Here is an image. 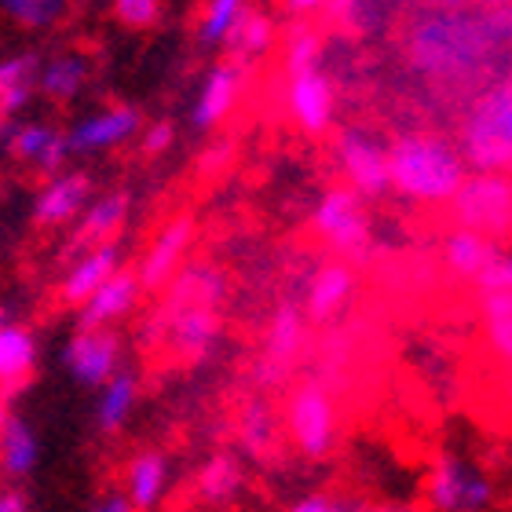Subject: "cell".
<instances>
[{"mask_svg": "<svg viewBox=\"0 0 512 512\" xmlns=\"http://www.w3.org/2000/svg\"><path fill=\"white\" fill-rule=\"evenodd\" d=\"M480 326L487 352L512 370V289L509 293H487L480 304Z\"/></svg>", "mask_w": 512, "mask_h": 512, "instance_id": "f1b7e54d", "label": "cell"}, {"mask_svg": "<svg viewBox=\"0 0 512 512\" xmlns=\"http://www.w3.org/2000/svg\"><path fill=\"white\" fill-rule=\"evenodd\" d=\"M487 8H502V4H512V0H483Z\"/></svg>", "mask_w": 512, "mask_h": 512, "instance_id": "bcb514c9", "label": "cell"}, {"mask_svg": "<svg viewBox=\"0 0 512 512\" xmlns=\"http://www.w3.org/2000/svg\"><path fill=\"white\" fill-rule=\"evenodd\" d=\"M128 209H132V198H128L125 191L96 194V198L85 205V213L77 216V235H74L77 253L92 246L118 242V231L128 224Z\"/></svg>", "mask_w": 512, "mask_h": 512, "instance_id": "ffe728a7", "label": "cell"}, {"mask_svg": "<svg viewBox=\"0 0 512 512\" xmlns=\"http://www.w3.org/2000/svg\"><path fill=\"white\" fill-rule=\"evenodd\" d=\"M191 242H194V224H191V220H187V216H176V220H169V224L154 235L147 256H143V264H139V271H136L139 286H143V289L165 286V282H169V278L183 267Z\"/></svg>", "mask_w": 512, "mask_h": 512, "instance_id": "2e32d148", "label": "cell"}, {"mask_svg": "<svg viewBox=\"0 0 512 512\" xmlns=\"http://www.w3.org/2000/svg\"><path fill=\"white\" fill-rule=\"evenodd\" d=\"M172 469L169 458L161 450H139L132 454V461L125 465V502L132 505V512H154L169 491Z\"/></svg>", "mask_w": 512, "mask_h": 512, "instance_id": "44dd1931", "label": "cell"}, {"mask_svg": "<svg viewBox=\"0 0 512 512\" xmlns=\"http://www.w3.org/2000/svg\"><path fill=\"white\" fill-rule=\"evenodd\" d=\"M88 81H92V63L81 52H59L37 63V96L55 107H66L85 96Z\"/></svg>", "mask_w": 512, "mask_h": 512, "instance_id": "7402d4cb", "label": "cell"}, {"mask_svg": "<svg viewBox=\"0 0 512 512\" xmlns=\"http://www.w3.org/2000/svg\"><path fill=\"white\" fill-rule=\"evenodd\" d=\"M322 55V41L315 30H297L286 44V74H300V70H315Z\"/></svg>", "mask_w": 512, "mask_h": 512, "instance_id": "d590c367", "label": "cell"}, {"mask_svg": "<svg viewBox=\"0 0 512 512\" xmlns=\"http://www.w3.org/2000/svg\"><path fill=\"white\" fill-rule=\"evenodd\" d=\"M322 8H330V0H286L289 15H315Z\"/></svg>", "mask_w": 512, "mask_h": 512, "instance_id": "60d3db41", "label": "cell"}, {"mask_svg": "<svg viewBox=\"0 0 512 512\" xmlns=\"http://www.w3.org/2000/svg\"><path fill=\"white\" fill-rule=\"evenodd\" d=\"M121 267V249L118 242H107V246H92V249H81V253L74 256V264L66 267L63 275V286H59V293H63L66 304H74V308H81L92 293H96L103 282H107L114 271Z\"/></svg>", "mask_w": 512, "mask_h": 512, "instance_id": "d6986e66", "label": "cell"}, {"mask_svg": "<svg viewBox=\"0 0 512 512\" xmlns=\"http://www.w3.org/2000/svg\"><path fill=\"white\" fill-rule=\"evenodd\" d=\"M139 293H143V286H139L136 271L118 267V271L81 304V330H114L121 319H128V315L136 311Z\"/></svg>", "mask_w": 512, "mask_h": 512, "instance_id": "9a60e30c", "label": "cell"}, {"mask_svg": "<svg viewBox=\"0 0 512 512\" xmlns=\"http://www.w3.org/2000/svg\"><path fill=\"white\" fill-rule=\"evenodd\" d=\"M70 4H74V0H70Z\"/></svg>", "mask_w": 512, "mask_h": 512, "instance_id": "7dc6e473", "label": "cell"}, {"mask_svg": "<svg viewBox=\"0 0 512 512\" xmlns=\"http://www.w3.org/2000/svg\"><path fill=\"white\" fill-rule=\"evenodd\" d=\"M88 512H132V505L125 502V494H107V498H99Z\"/></svg>", "mask_w": 512, "mask_h": 512, "instance_id": "b9f144b4", "label": "cell"}, {"mask_svg": "<svg viewBox=\"0 0 512 512\" xmlns=\"http://www.w3.org/2000/svg\"><path fill=\"white\" fill-rule=\"evenodd\" d=\"M355 512H428L417 505H399V502H381V505H359Z\"/></svg>", "mask_w": 512, "mask_h": 512, "instance_id": "7bdbcfd3", "label": "cell"}, {"mask_svg": "<svg viewBox=\"0 0 512 512\" xmlns=\"http://www.w3.org/2000/svg\"><path fill=\"white\" fill-rule=\"evenodd\" d=\"M4 421H8V406H4V399H0V428H4Z\"/></svg>", "mask_w": 512, "mask_h": 512, "instance_id": "f6af8a7d", "label": "cell"}, {"mask_svg": "<svg viewBox=\"0 0 512 512\" xmlns=\"http://www.w3.org/2000/svg\"><path fill=\"white\" fill-rule=\"evenodd\" d=\"M0 512H33V505L19 487H4L0 491Z\"/></svg>", "mask_w": 512, "mask_h": 512, "instance_id": "ab89813d", "label": "cell"}, {"mask_svg": "<svg viewBox=\"0 0 512 512\" xmlns=\"http://www.w3.org/2000/svg\"><path fill=\"white\" fill-rule=\"evenodd\" d=\"M286 432L293 439V447L311 461L330 458L337 447V403L326 392V384L308 381L300 384L297 392L289 395L286 403Z\"/></svg>", "mask_w": 512, "mask_h": 512, "instance_id": "5b68a950", "label": "cell"}, {"mask_svg": "<svg viewBox=\"0 0 512 512\" xmlns=\"http://www.w3.org/2000/svg\"><path fill=\"white\" fill-rule=\"evenodd\" d=\"M37 55L15 52L0 59V121H19L37 96Z\"/></svg>", "mask_w": 512, "mask_h": 512, "instance_id": "cb8c5ba5", "label": "cell"}, {"mask_svg": "<svg viewBox=\"0 0 512 512\" xmlns=\"http://www.w3.org/2000/svg\"><path fill=\"white\" fill-rule=\"evenodd\" d=\"M458 150L469 172H512V70L469 103Z\"/></svg>", "mask_w": 512, "mask_h": 512, "instance_id": "3957f363", "label": "cell"}, {"mask_svg": "<svg viewBox=\"0 0 512 512\" xmlns=\"http://www.w3.org/2000/svg\"><path fill=\"white\" fill-rule=\"evenodd\" d=\"M476 286H480L483 297H487V293H509L512 289V253L509 249L498 246V253L491 256V264L476 275Z\"/></svg>", "mask_w": 512, "mask_h": 512, "instance_id": "8d00e7d4", "label": "cell"}, {"mask_svg": "<svg viewBox=\"0 0 512 512\" xmlns=\"http://www.w3.org/2000/svg\"><path fill=\"white\" fill-rule=\"evenodd\" d=\"M355 297V271L348 260H330L322 264L308 282L304 293V319L311 322H333L341 319Z\"/></svg>", "mask_w": 512, "mask_h": 512, "instance_id": "e0dca14e", "label": "cell"}, {"mask_svg": "<svg viewBox=\"0 0 512 512\" xmlns=\"http://www.w3.org/2000/svg\"><path fill=\"white\" fill-rule=\"evenodd\" d=\"M70 0H0V15L30 33H48L66 19Z\"/></svg>", "mask_w": 512, "mask_h": 512, "instance_id": "1f68e13d", "label": "cell"}, {"mask_svg": "<svg viewBox=\"0 0 512 512\" xmlns=\"http://www.w3.org/2000/svg\"><path fill=\"white\" fill-rule=\"evenodd\" d=\"M469 176L458 143L439 132H403L388 143V187L406 202L447 205Z\"/></svg>", "mask_w": 512, "mask_h": 512, "instance_id": "7a4b0ae2", "label": "cell"}, {"mask_svg": "<svg viewBox=\"0 0 512 512\" xmlns=\"http://www.w3.org/2000/svg\"><path fill=\"white\" fill-rule=\"evenodd\" d=\"M512 52V4L436 8L406 33V59L432 81H469Z\"/></svg>", "mask_w": 512, "mask_h": 512, "instance_id": "6da1fadb", "label": "cell"}, {"mask_svg": "<svg viewBox=\"0 0 512 512\" xmlns=\"http://www.w3.org/2000/svg\"><path fill=\"white\" fill-rule=\"evenodd\" d=\"M216 293H205V297H191L187 293V308L176 311L172 319V341H176V352L183 355H205L213 348L216 333H220V319H216L213 308Z\"/></svg>", "mask_w": 512, "mask_h": 512, "instance_id": "603a6c76", "label": "cell"}, {"mask_svg": "<svg viewBox=\"0 0 512 512\" xmlns=\"http://www.w3.org/2000/svg\"><path fill=\"white\" fill-rule=\"evenodd\" d=\"M63 366L81 388H103L121 370V337L114 330H77L63 348Z\"/></svg>", "mask_w": 512, "mask_h": 512, "instance_id": "8fae6325", "label": "cell"}, {"mask_svg": "<svg viewBox=\"0 0 512 512\" xmlns=\"http://www.w3.org/2000/svg\"><path fill=\"white\" fill-rule=\"evenodd\" d=\"M37 461H41V439H37L33 425L26 417L8 414V421L0 428V472L11 483H19L33 476Z\"/></svg>", "mask_w": 512, "mask_h": 512, "instance_id": "484cf974", "label": "cell"}, {"mask_svg": "<svg viewBox=\"0 0 512 512\" xmlns=\"http://www.w3.org/2000/svg\"><path fill=\"white\" fill-rule=\"evenodd\" d=\"M96 428L103 436H118L136 414L139 403V377L132 370H118L103 388H96Z\"/></svg>", "mask_w": 512, "mask_h": 512, "instance_id": "d4e9b609", "label": "cell"}, {"mask_svg": "<svg viewBox=\"0 0 512 512\" xmlns=\"http://www.w3.org/2000/svg\"><path fill=\"white\" fill-rule=\"evenodd\" d=\"M249 11V0H205L202 19H198V41L205 48H220L227 44L231 30L238 26V19Z\"/></svg>", "mask_w": 512, "mask_h": 512, "instance_id": "d6a6232c", "label": "cell"}, {"mask_svg": "<svg viewBox=\"0 0 512 512\" xmlns=\"http://www.w3.org/2000/svg\"><path fill=\"white\" fill-rule=\"evenodd\" d=\"M359 505L344 502L337 494H304L297 502L289 505V512H355Z\"/></svg>", "mask_w": 512, "mask_h": 512, "instance_id": "74e56055", "label": "cell"}, {"mask_svg": "<svg viewBox=\"0 0 512 512\" xmlns=\"http://www.w3.org/2000/svg\"><path fill=\"white\" fill-rule=\"evenodd\" d=\"M432 8H469V4H476V0H428Z\"/></svg>", "mask_w": 512, "mask_h": 512, "instance_id": "ee69618b", "label": "cell"}, {"mask_svg": "<svg viewBox=\"0 0 512 512\" xmlns=\"http://www.w3.org/2000/svg\"><path fill=\"white\" fill-rule=\"evenodd\" d=\"M311 231L341 260H363L370 253V216H366L363 198L348 187H333L315 202Z\"/></svg>", "mask_w": 512, "mask_h": 512, "instance_id": "8992f818", "label": "cell"}, {"mask_svg": "<svg viewBox=\"0 0 512 512\" xmlns=\"http://www.w3.org/2000/svg\"><path fill=\"white\" fill-rule=\"evenodd\" d=\"M494 502V483L472 461L458 454H439L425 480L428 512H487Z\"/></svg>", "mask_w": 512, "mask_h": 512, "instance_id": "52a82bcc", "label": "cell"}, {"mask_svg": "<svg viewBox=\"0 0 512 512\" xmlns=\"http://www.w3.org/2000/svg\"><path fill=\"white\" fill-rule=\"evenodd\" d=\"M139 132H143L139 107L114 103V107L92 110L66 128V150H70V158H96V154H110V150L132 143Z\"/></svg>", "mask_w": 512, "mask_h": 512, "instance_id": "9c48e42d", "label": "cell"}, {"mask_svg": "<svg viewBox=\"0 0 512 512\" xmlns=\"http://www.w3.org/2000/svg\"><path fill=\"white\" fill-rule=\"evenodd\" d=\"M286 110L300 132L322 136V132L333 125V114H337V92H333V81L322 74L319 66H315V70L289 74Z\"/></svg>", "mask_w": 512, "mask_h": 512, "instance_id": "7c38bea8", "label": "cell"}, {"mask_svg": "<svg viewBox=\"0 0 512 512\" xmlns=\"http://www.w3.org/2000/svg\"><path fill=\"white\" fill-rule=\"evenodd\" d=\"M242 443L249 454H267L275 443V417L264 403H249L242 414Z\"/></svg>", "mask_w": 512, "mask_h": 512, "instance_id": "836d02e7", "label": "cell"}, {"mask_svg": "<svg viewBox=\"0 0 512 512\" xmlns=\"http://www.w3.org/2000/svg\"><path fill=\"white\" fill-rule=\"evenodd\" d=\"M165 15V0H114V19L128 30H150Z\"/></svg>", "mask_w": 512, "mask_h": 512, "instance_id": "e575fe53", "label": "cell"}, {"mask_svg": "<svg viewBox=\"0 0 512 512\" xmlns=\"http://www.w3.org/2000/svg\"><path fill=\"white\" fill-rule=\"evenodd\" d=\"M333 161L344 187L359 198H381L388 191V147L370 128H344L333 143Z\"/></svg>", "mask_w": 512, "mask_h": 512, "instance_id": "ba28073f", "label": "cell"}, {"mask_svg": "<svg viewBox=\"0 0 512 512\" xmlns=\"http://www.w3.org/2000/svg\"><path fill=\"white\" fill-rule=\"evenodd\" d=\"M454 227L502 242L512 235V176L509 172H469L447 202Z\"/></svg>", "mask_w": 512, "mask_h": 512, "instance_id": "277c9868", "label": "cell"}, {"mask_svg": "<svg viewBox=\"0 0 512 512\" xmlns=\"http://www.w3.org/2000/svg\"><path fill=\"white\" fill-rule=\"evenodd\" d=\"M176 143V125L172 121H154V125L143 128V154H165V150Z\"/></svg>", "mask_w": 512, "mask_h": 512, "instance_id": "f35d334b", "label": "cell"}, {"mask_svg": "<svg viewBox=\"0 0 512 512\" xmlns=\"http://www.w3.org/2000/svg\"><path fill=\"white\" fill-rule=\"evenodd\" d=\"M271 44H275V26H271V19L260 15V11H246V15L238 19L235 30H231V37H227V48L235 55L231 63H238V66L264 59V55L271 52Z\"/></svg>", "mask_w": 512, "mask_h": 512, "instance_id": "4dcf8cb0", "label": "cell"}, {"mask_svg": "<svg viewBox=\"0 0 512 512\" xmlns=\"http://www.w3.org/2000/svg\"><path fill=\"white\" fill-rule=\"evenodd\" d=\"M0 143L19 165L44 172V176L63 172L70 161L66 132L52 121H0Z\"/></svg>", "mask_w": 512, "mask_h": 512, "instance_id": "30bf717a", "label": "cell"}, {"mask_svg": "<svg viewBox=\"0 0 512 512\" xmlns=\"http://www.w3.org/2000/svg\"><path fill=\"white\" fill-rule=\"evenodd\" d=\"M41 363V348L26 326L0 322V399L22 392Z\"/></svg>", "mask_w": 512, "mask_h": 512, "instance_id": "ac0fdd59", "label": "cell"}, {"mask_svg": "<svg viewBox=\"0 0 512 512\" xmlns=\"http://www.w3.org/2000/svg\"><path fill=\"white\" fill-rule=\"evenodd\" d=\"M494 253H498V242L476 235V231H465V227H454L443 238V264H447L450 275L458 278H472L476 282V275L491 264Z\"/></svg>", "mask_w": 512, "mask_h": 512, "instance_id": "4316f807", "label": "cell"}, {"mask_svg": "<svg viewBox=\"0 0 512 512\" xmlns=\"http://www.w3.org/2000/svg\"><path fill=\"white\" fill-rule=\"evenodd\" d=\"M300 344H304V315H300L297 304H282L271 319V330H267V363H271V370H286L297 359Z\"/></svg>", "mask_w": 512, "mask_h": 512, "instance_id": "f546056e", "label": "cell"}, {"mask_svg": "<svg viewBox=\"0 0 512 512\" xmlns=\"http://www.w3.org/2000/svg\"><path fill=\"white\" fill-rule=\"evenodd\" d=\"M242 88H246V70H242V66L238 63L213 66V70L205 74L202 88H198V96H194V103H191V125L198 128V132H213V128L235 110Z\"/></svg>", "mask_w": 512, "mask_h": 512, "instance_id": "5bb4252c", "label": "cell"}, {"mask_svg": "<svg viewBox=\"0 0 512 512\" xmlns=\"http://www.w3.org/2000/svg\"><path fill=\"white\" fill-rule=\"evenodd\" d=\"M242 465H238L231 454H213V458L205 461L202 472H198V480H194V491L202 498L205 505H231L242 494Z\"/></svg>", "mask_w": 512, "mask_h": 512, "instance_id": "83f0119b", "label": "cell"}, {"mask_svg": "<svg viewBox=\"0 0 512 512\" xmlns=\"http://www.w3.org/2000/svg\"><path fill=\"white\" fill-rule=\"evenodd\" d=\"M92 180L85 172H55L44 180V187L33 198V220L48 231L66 224H77V216L85 213V205L92 202Z\"/></svg>", "mask_w": 512, "mask_h": 512, "instance_id": "4fadbf2b", "label": "cell"}]
</instances>
